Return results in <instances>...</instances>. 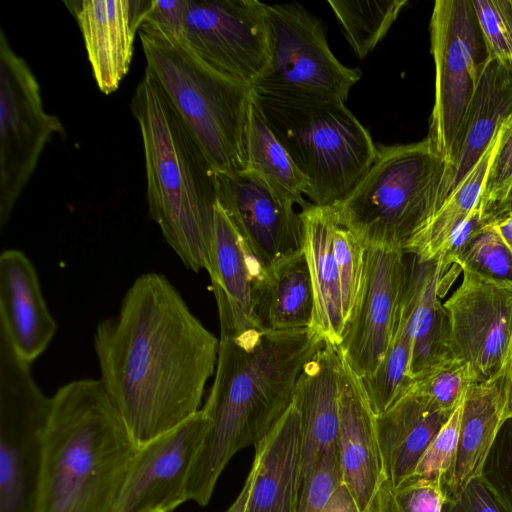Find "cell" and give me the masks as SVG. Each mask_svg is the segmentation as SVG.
Returning <instances> with one entry per match:
<instances>
[{"instance_id":"obj_1","label":"cell","mask_w":512,"mask_h":512,"mask_svg":"<svg viewBox=\"0 0 512 512\" xmlns=\"http://www.w3.org/2000/svg\"><path fill=\"white\" fill-rule=\"evenodd\" d=\"M93 344L99 380L139 449L200 411L219 339L164 275L137 277Z\"/></svg>"},{"instance_id":"obj_2","label":"cell","mask_w":512,"mask_h":512,"mask_svg":"<svg viewBox=\"0 0 512 512\" xmlns=\"http://www.w3.org/2000/svg\"><path fill=\"white\" fill-rule=\"evenodd\" d=\"M219 323L215 377L201 408L207 428L186 486L187 499L200 506L233 455L257 445L284 415L304 366L325 344L311 327L237 330Z\"/></svg>"},{"instance_id":"obj_3","label":"cell","mask_w":512,"mask_h":512,"mask_svg":"<svg viewBox=\"0 0 512 512\" xmlns=\"http://www.w3.org/2000/svg\"><path fill=\"white\" fill-rule=\"evenodd\" d=\"M139 451L100 380L51 397L37 512H113Z\"/></svg>"},{"instance_id":"obj_4","label":"cell","mask_w":512,"mask_h":512,"mask_svg":"<svg viewBox=\"0 0 512 512\" xmlns=\"http://www.w3.org/2000/svg\"><path fill=\"white\" fill-rule=\"evenodd\" d=\"M143 142L151 219L186 268L208 269L216 170L164 93L145 73L131 100Z\"/></svg>"},{"instance_id":"obj_5","label":"cell","mask_w":512,"mask_h":512,"mask_svg":"<svg viewBox=\"0 0 512 512\" xmlns=\"http://www.w3.org/2000/svg\"><path fill=\"white\" fill-rule=\"evenodd\" d=\"M138 32L145 73L160 87L216 172L248 170L252 87L212 69L180 39Z\"/></svg>"},{"instance_id":"obj_6","label":"cell","mask_w":512,"mask_h":512,"mask_svg":"<svg viewBox=\"0 0 512 512\" xmlns=\"http://www.w3.org/2000/svg\"><path fill=\"white\" fill-rule=\"evenodd\" d=\"M446 168L428 137L379 146L366 174L333 206L338 220L366 247L408 254L441 207Z\"/></svg>"},{"instance_id":"obj_7","label":"cell","mask_w":512,"mask_h":512,"mask_svg":"<svg viewBox=\"0 0 512 512\" xmlns=\"http://www.w3.org/2000/svg\"><path fill=\"white\" fill-rule=\"evenodd\" d=\"M253 103L307 178L316 206L341 203L373 164L377 147L344 102L322 97H277L252 89Z\"/></svg>"},{"instance_id":"obj_8","label":"cell","mask_w":512,"mask_h":512,"mask_svg":"<svg viewBox=\"0 0 512 512\" xmlns=\"http://www.w3.org/2000/svg\"><path fill=\"white\" fill-rule=\"evenodd\" d=\"M0 326V512H37L51 398Z\"/></svg>"},{"instance_id":"obj_9","label":"cell","mask_w":512,"mask_h":512,"mask_svg":"<svg viewBox=\"0 0 512 512\" xmlns=\"http://www.w3.org/2000/svg\"><path fill=\"white\" fill-rule=\"evenodd\" d=\"M430 42L435 99L427 137L447 172L458 154L468 109L489 57L472 0H437Z\"/></svg>"},{"instance_id":"obj_10","label":"cell","mask_w":512,"mask_h":512,"mask_svg":"<svg viewBox=\"0 0 512 512\" xmlns=\"http://www.w3.org/2000/svg\"><path fill=\"white\" fill-rule=\"evenodd\" d=\"M269 61L254 91L277 97H322L345 102L359 68L340 63L321 21L298 3L265 4Z\"/></svg>"},{"instance_id":"obj_11","label":"cell","mask_w":512,"mask_h":512,"mask_svg":"<svg viewBox=\"0 0 512 512\" xmlns=\"http://www.w3.org/2000/svg\"><path fill=\"white\" fill-rule=\"evenodd\" d=\"M64 128L45 112L40 86L0 30V229L8 222L45 144Z\"/></svg>"},{"instance_id":"obj_12","label":"cell","mask_w":512,"mask_h":512,"mask_svg":"<svg viewBox=\"0 0 512 512\" xmlns=\"http://www.w3.org/2000/svg\"><path fill=\"white\" fill-rule=\"evenodd\" d=\"M182 41L212 69L252 87L269 61L265 4L187 0Z\"/></svg>"},{"instance_id":"obj_13","label":"cell","mask_w":512,"mask_h":512,"mask_svg":"<svg viewBox=\"0 0 512 512\" xmlns=\"http://www.w3.org/2000/svg\"><path fill=\"white\" fill-rule=\"evenodd\" d=\"M217 202L264 269L303 251L304 231L295 202L251 170L216 172Z\"/></svg>"},{"instance_id":"obj_14","label":"cell","mask_w":512,"mask_h":512,"mask_svg":"<svg viewBox=\"0 0 512 512\" xmlns=\"http://www.w3.org/2000/svg\"><path fill=\"white\" fill-rule=\"evenodd\" d=\"M443 305L454 356L469 366L475 382L499 375L512 339V291L463 273Z\"/></svg>"},{"instance_id":"obj_15","label":"cell","mask_w":512,"mask_h":512,"mask_svg":"<svg viewBox=\"0 0 512 512\" xmlns=\"http://www.w3.org/2000/svg\"><path fill=\"white\" fill-rule=\"evenodd\" d=\"M207 419L195 415L139 449L113 512H172L188 501L186 486Z\"/></svg>"},{"instance_id":"obj_16","label":"cell","mask_w":512,"mask_h":512,"mask_svg":"<svg viewBox=\"0 0 512 512\" xmlns=\"http://www.w3.org/2000/svg\"><path fill=\"white\" fill-rule=\"evenodd\" d=\"M366 248L363 296L338 346L341 356L360 378L374 373L392 341L408 270L402 251Z\"/></svg>"},{"instance_id":"obj_17","label":"cell","mask_w":512,"mask_h":512,"mask_svg":"<svg viewBox=\"0 0 512 512\" xmlns=\"http://www.w3.org/2000/svg\"><path fill=\"white\" fill-rule=\"evenodd\" d=\"M254 447L250 473L226 512H297L302 485V422L294 401Z\"/></svg>"},{"instance_id":"obj_18","label":"cell","mask_w":512,"mask_h":512,"mask_svg":"<svg viewBox=\"0 0 512 512\" xmlns=\"http://www.w3.org/2000/svg\"><path fill=\"white\" fill-rule=\"evenodd\" d=\"M339 406L336 443L343 483L359 512H380L381 488L386 478L376 436V415L361 378L342 356Z\"/></svg>"},{"instance_id":"obj_19","label":"cell","mask_w":512,"mask_h":512,"mask_svg":"<svg viewBox=\"0 0 512 512\" xmlns=\"http://www.w3.org/2000/svg\"><path fill=\"white\" fill-rule=\"evenodd\" d=\"M148 1H64L78 22L94 79L104 94L115 91L129 70Z\"/></svg>"},{"instance_id":"obj_20","label":"cell","mask_w":512,"mask_h":512,"mask_svg":"<svg viewBox=\"0 0 512 512\" xmlns=\"http://www.w3.org/2000/svg\"><path fill=\"white\" fill-rule=\"evenodd\" d=\"M0 326L17 354L29 363L47 349L57 330L35 267L18 249L0 255Z\"/></svg>"},{"instance_id":"obj_21","label":"cell","mask_w":512,"mask_h":512,"mask_svg":"<svg viewBox=\"0 0 512 512\" xmlns=\"http://www.w3.org/2000/svg\"><path fill=\"white\" fill-rule=\"evenodd\" d=\"M511 116L512 62L488 57L468 109L458 154L444 178L441 206L478 163Z\"/></svg>"},{"instance_id":"obj_22","label":"cell","mask_w":512,"mask_h":512,"mask_svg":"<svg viewBox=\"0 0 512 512\" xmlns=\"http://www.w3.org/2000/svg\"><path fill=\"white\" fill-rule=\"evenodd\" d=\"M402 305L412 336L409 375L412 381L454 356L448 313L440 301L437 259L422 261L411 255Z\"/></svg>"},{"instance_id":"obj_23","label":"cell","mask_w":512,"mask_h":512,"mask_svg":"<svg viewBox=\"0 0 512 512\" xmlns=\"http://www.w3.org/2000/svg\"><path fill=\"white\" fill-rule=\"evenodd\" d=\"M341 356L325 342L306 363L295 386L293 401L302 422V480L321 453L337 441L340 419Z\"/></svg>"},{"instance_id":"obj_24","label":"cell","mask_w":512,"mask_h":512,"mask_svg":"<svg viewBox=\"0 0 512 512\" xmlns=\"http://www.w3.org/2000/svg\"><path fill=\"white\" fill-rule=\"evenodd\" d=\"M265 270L217 202L207 272L220 319L229 320L237 330L260 327L254 313V287Z\"/></svg>"},{"instance_id":"obj_25","label":"cell","mask_w":512,"mask_h":512,"mask_svg":"<svg viewBox=\"0 0 512 512\" xmlns=\"http://www.w3.org/2000/svg\"><path fill=\"white\" fill-rule=\"evenodd\" d=\"M450 415L437 410L410 388L376 416V436L389 486L396 487L414 474L422 455Z\"/></svg>"},{"instance_id":"obj_26","label":"cell","mask_w":512,"mask_h":512,"mask_svg":"<svg viewBox=\"0 0 512 512\" xmlns=\"http://www.w3.org/2000/svg\"><path fill=\"white\" fill-rule=\"evenodd\" d=\"M304 254L314 293V318L311 328L325 342L338 347L344 335L342 298L338 266L334 253L337 222L333 206H316L309 201L301 208Z\"/></svg>"},{"instance_id":"obj_27","label":"cell","mask_w":512,"mask_h":512,"mask_svg":"<svg viewBox=\"0 0 512 512\" xmlns=\"http://www.w3.org/2000/svg\"><path fill=\"white\" fill-rule=\"evenodd\" d=\"M504 371L484 382L471 383L462 402L454 464L444 481L447 498L460 493L479 477L486 457L504 423Z\"/></svg>"},{"instance_id":"obj_28","label":"cell","mask_w":512,"mask_h":512,"mask_svg":"<svg viewBox=\"0 0 512 512\" xmlns=\"http://www.w3.org/2000/svg\"><path fill=\"white\" fill-rule=\"evenodd\" d=\"M254 313L259 326L266 330L311 327L314 293L304 249L265 270L257 279Z\"/></svg>"},{"instance_id":"obj_29","label":"cell","mask_w":512,"mask_h":512,"mask_svg":"<svg viewBox=\"0 0 512 512\" xmlns=\"http://www.w3.org/2000/svg\"><path fill=\"white\" fill-rule=\"evenodd\" d=\"M500 129L478 163L448 196L419 235L409 255L422 261L437 259L453 232L478 205L487 170L500 138Z\"/></svg>"},{"instance_id":"obj_30","label":"cell","mask_w":512,"mask_h":512,"mask_svg":"<svg viewBox=\"0 0 512 512\" xmlns=\"http://www.w3.org/2000/svg\"><path fill=\"white\" fill-rule=\"evenodd\" d=\"M248 169L261 176L272 188L301 208L308 189L307 178L274 136L261 113L252 104L248 136Z\"/></svg>"},{"instance_id":"obj_31","label":"cell","mask_w":512,"mask_h":512,"mask_svg":"<svg viewBox=\"0 0 512 512\" xmlns=\"http://www.w3.org/2000/svg\"><path fill=\"white\" fill-rule=\"evenodd\" d=\"M412 336L407 313L400 305L392 341L373 374L361 378L374 414L380 415L409 391L413 381L409 375Z\"/></svg>"},{"instance_id":"obj_32","label":"cell","mask_w":512,"mask_h":512,"mask_svg":"<svg viewBox=\"0 0 512 512\" xmlns=\"http://www.w3.org/2000/svg\"><path fill=\"white\" fill-rule=\"evenodd\" d=\"M336 18L350 46L364 58L387 34L407 0H330Z\"/></svg>"},{"instance_id":"obj_33","label":"cell","mask_w":512,"mask_h":512,"mask_svg":"<svg viewBox=\"0 0 512 512\" xmlns=\"http://www.w3.org/2000/svg\"><path fill=\"white\" fill-rule=\"evenodd\" d=\"M457 266L463 273L512 291V248L491 224L473 237Z\"/></svg>"},{"instance_id":"obj_34","label":"cell","mask_w":512,"mask_h":512,"mask_svg":"<svg viewBox=\"0 0 512 512\" xmlns=\"http://www.w3.org/2000/svg\"><path fill=\"white\" fill-rule=\"evenodd\" d=\"M333 241L340 278L342 315L346 327L355 317L363 296L367 248L338 217Z\"/></svg>"},{"instance_id":"obj_35","label":"cell","mask_w":512,"mask_h":512,"mask_svg":"<svg viewBox=\"0 0 512 512\" xmlns=\"http://www.w3.org/2000/svg\"><path fill=\"white\" fill-rule=\"evenodd\" d=\"M473 382L475 380L469 366L453 357L415 379L411 389L437 410L452 414Z\"/></svg>"},{"instance_id":"obj_36","label":"cell","mask_w":512,"mask_h":512,"mask_svg":"<svg viewBox=\"0 0 512 512\" xmlns=\"http://www.w3.org/2000/svg\"><path fill=\"white\" fill-rule=\"evenodd\" d=\"M446 499L440 483L413 475L396 487L384 482L380 512H444Z\"/></svg>"},{"instance_id":"obj_37","label":"cell","mask_w":512,"mask_h":512,"mask_svg":"<svg viewBox=\"0 0 512 512\" xmlns=\"http://www.w3.org/2000/svg\"><path fill=\"white\" fill-rule=\"evenodd\" d=\"M341 484L343 475L335 442L321 453L302 480L297 512H322Z\"/></svg>"},{"instance_id":"obj_38","label":"cell","mask_w":512,"mask_h":512,"mask_svg":"<svg viewBox=\"0 0 512 512\" xmlns=\"http://www.w3.org/2000/svg\"><path fill=\"white\" fill-rule=\"evenodd\" d=\"M479 478L506 512H512V418L498 431Z\"/></svg>"},{"instance_id":"obj_39","label":"cell","mask_w":512,"mask_h":512,"mask_svg":"<svg viewBox=\"0 0 512 512\" xmlns=\"http://www.w3.org/2000/svg\"><path fill=\"white\" fill-rule=\"evenodd\" d=\"M512 188V116L502 125L500 138L485 177L480 204L490 224V214Z\"/></svg>"},{"instance_id":"obj_40","label":"cell","mask_w":512,"mask_h":512,"mask_svg":"<svg viewBox=\"0 0 512 512\" xmlns=\"http://www.w3.org/2000/svg\"><path fill=\"white\" fill-rule=\"evenodd\" d=\"M461 412L462 403L450 415L422 455L414 476L424 477L444 485L456 457Z\"/></svg>"},{"instance_id":"obj_41","label":"cell","mask_w":512,"mask_h":512,"mask_svg":"<svg viewBox=\"0 0 512 512\" xmlns=\"http://www.w3.org/2000/svg\"><path fill=\"white\" fill-rule=\"evenodd\" d=\"M187 0H149L139 30L183 39Z\"/></svg>"},{"instance_id":"obj_42","label":"cell","mask_w":512,"mask_h":512,"mask_svg":"<svg viewBox=\"0 0 512 512\" xmlns=\"http://www.w3.org/2000/svg\"><path fill=\"white\" fill-rule=\"evenodd\" d=\"M490 222L484 218L480 201L469 216L457 227L443 246L437 261L441 278L452 264L457 265L473 237Z\"/></svg>"},{"instance_id":"obj_43","label":"cell","mask_w":512,"mask_h":512,"mask_svg":"<svg viewBox=\"0 0 512 512\" xmlns=\"http://www.w3.org/2000/svg\"><path fill=\"white\" fill-rule=\"evenodd\" d=\"M444 512H506L479 478L471 480L454 497L446 499Z\"/></svg>"},{"instance_id":"obj_44","label":"cell","mask_w":512,"mask_h":512,"mask_svg":"<svg viewBox=\"0 0 512 512\" xmlns=\"http://www.w3.org/2000/svg\"><path fill=\"white\" fill-rule=\"evenodd\" d=\"M322 512H359L358 506L346 485L341 484Z\"/></svg>"},{"instance_id":"obj_45","label":"cell","mask_w":512,"mask_h":512,"mask_svg":"<svg viewBox=\"0 0 512 512\" xmlns=\"http://www.w3.org/2000/svg\"><path fill=\"white\" fill-rule=\"evenodd\" d=\"M503 371L505 377L504 416L505 419H510L512 418V339Z\"/></svg>"},{"instance_id":"obj_46","label":"cell","mask_w":512,"mask_h":512,"mask_svg":"<svg viewBox=\"0 0 512 512\" xmlns=\"http://www.w3.org/2000/svg\"><path fill=\"white\" fill-rule=\"evenodd\" d=\"M504 21L505 37L512 62V0H499Z\"/></svg>"},{"instance_id":"obj_47","label":"cell","mask_w":512,"mask_h":512,"mask_svg":"<svg viewBox=\"0 0 512 512\" xmlns=\"http://www.w3.org/2000/svg\"><path fill=\"white\" fill-rule=\"evenodd\" d=\"M491 225L512 248V215L500 218Z\"/></svg>"},{"instance_id":"obj_48","label":"cell","mask_w":512,"mask_h":512,"mask_svg":"<svg viewBox=\"0 0 512 512\" xmlns=\"http://www.w3.org/2000/svg\"><path fill=\"white\" fill-rule=\"evenodd\" d=\"M509 215H512V188L503 203L491 212V223Z\"/></svg>"}]
</instances>
